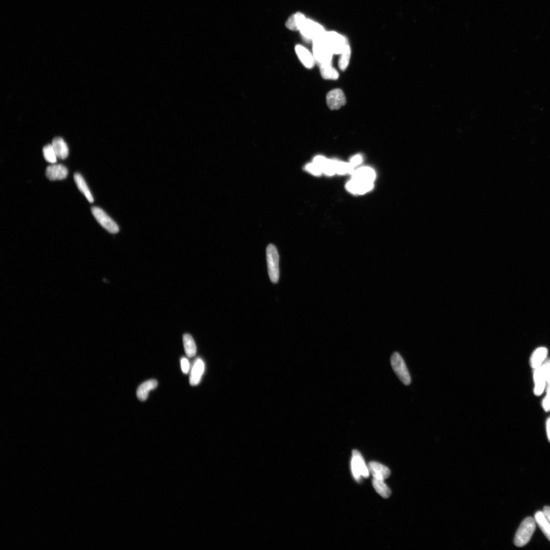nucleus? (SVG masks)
<instances>
[{"instance_id":"11","label":"nucleus","mask_w":550,"mask_h":550,"mask_svg":"<svg viewBox=\"0 0 550 550\" xmlns=\"http://www.w3.org/2000/svg\"><path fill=\"white\" fill-rule=\"evenodd\" d=\"M373 183L365 182L352 179L346 185L348 190L355 194H365L373 188Z\"/></svg>"},{"instance_id":"29","label":"nucleus","mask_w":550,"mask_h":550,"mask_svg":"<svg viewBox=\"0 0 550 550\" xmlns=\"http://www.w3.org/2000/svg\"><path fill=\"white\" fill-rule=\"evenodd\" d=\"M322 170L323 173L329 176L336 174V160L327 159Z\"/></svg>"},{"instance_id":"33","label":"nucleus","mask_w":550,"mask_h":550,"mask_svg":"<svg viewBox=\"0 0 550 550\" xmlns=\"http://www.w3.org/2000/svg\"><path fill=\"white\" fill-rule=\"evenodd\" d=\"M181 367L183 373L187 374L189 370V364L188 361L185 358H182L181 360Z\"/></svg>"},{"instance_id":"16","label":"nucleus","mask_w":550,"mask_h":550,"mask_svg":"<svg viewBox=\"0 0 550 550\" xmlns=\"http://www.w3.org/2000/svg\"><path fill=\"white\" fill-rule=\"evenodd\" d=\"M158 381L156 379H150L143 382L138 388L137 396L141 401H145L147 399L149 393L151 391L156 389L158 386Z\"/></svg>"},{"instance_id":"18","label":"nucleus","mask_w":550,"mask_h":550,"mask_svg":"<svg viewBox=\"0 0 550 550\" xmlns=\"http://www.w3.org/2000/svg\"><path fill=\"white\" fill-rule=\"evenodd\" d=\"M52 145L55 150L58 159L64 160L67 158L69 155V149L66 143L61 137H56L53 141Z\"/></svg>"},{"instance_id":"19","label":"nucleus","mask_w":550,"mask_h":550,"mask_svg":"<svg viewBox=\"0 0 550 550\" xmlns=\"http://www.w3.org/2000/svg\"><path fill=\"white\" fill-rule=\"evenodd\" d=\"M535 519L545 537L550 541V522L544 512L541 511L537 512Z\"/></svg>"},{"instance_id":"15","label":"nucleus","mask_w":550,"mask_h":550,"mask_svg":"<svg viewBox=\"0 0 550 550\" xmlns=\"http://www.w3.org/2000/svg\"><path fill=\"white\" fill-rule=\"evenodd\" d=\"M296 54L302 64L308 68H312L316 60L313 55L302 45H297L295 47Z\"/></svg>"},{"instance_id":"20","label":"nucleus","mask_w":550,"mask_h":550,"mask_svg":"<svg viewBox=\"0 0 550 550\" xmlns=\"http://www.w3.org/2000/svg\"><path fill=\"white\" fill-rule=\"evenodd\" d=\"M548 354L547 348L541 347L537 349L533 353L531 360V365L533 368H537L541 366L545 360Z\"/></svg>"},{"instance_id":"28","label":"nucleus","mask_w":550,"mask_h":550,"mask_svg":"<svg viewBox=\"0 0 550 550\" xmlns=\"http://www.w3.org/2000/svg\"><path fill=\"white\" fill-rule=\"evenodd\" d=\"M45 160L51 164H55L57 161V157L52 145L45 146L42 150Z\"/></svg>"},{"instance_id":"36","label":"nucleus","mask_w":550,"mask_h":550,"mask_svg":"<svg viewBox=\"0 0 550 550\" xmlns=\"http://www.w3.org/2000/svg\"><path fill=\"white\" fill-rule=\"evenodd\" d=\"M547 432L548 440L550 442V417L547 422Z\"/></svg>"},{"instance_id":"23","label":"nucleus","mask_w":550,"mask_h":550,"mask_svg":"<svg viewBox=\"0 0 550 550\" xmlns=\"http://www.w3.org/2000/svg\"><path fill=\"white\" fill-rule=\"evenodd\" d=\"M183 344L186 356L189 358L194 357L197 353V347L192 337L189 334H184Z\"/></svg>"},{"instance_id":"27","label":"nucleus","mask_w":550,"mask_h":550,"mask_svg":"<svg viewBox=\"0 0 550 550\" xmlns=\"http://www.w3.org/2000/svg\"><path fill=\"white\" fill-rule=\"evenodd\" d=\"M340 55L339 66L341 70H345L349 66L351 56V48L348 44L346 46L344 51Z\"/></svg>"},{"instance_id":"34","label":"nucleus","mask_w":550,"mask_h":550,"mask_svg":"<svg viewBox=\"0 0 550 550\" xmlns=\"http://www.w3.org/2000/svg\"><path fill=\"white\" fill-rule=\"evenodd\" d=\"M363 161V158L361 156L356 155L352 158L350 163L353 166L355 167L356 166L361 164Z\"/></svg>"},{"instance_id":"25","label":"nucleus","mask_w":550,"mask_h":550,"mask_svg":"<svg viewBox=\"0 0 550 550\" xmlns=\"http://www.w3.org/2000/svg\"><path fill=\"white\" fill-rule=\"evenodd\" d=\"M372 486L376 492L382 498H388L391 496V491L384 483V481L376 480L373 478Z\"/></svg>"},{"instance_id":"22","label":"nucleus","mask_w":550,"mask_h":550,"mask_svg":"<svg viewBox=\"0 0 550 550\" xmlns=\"http://www.w3.org/2000/svg\"><path fill=\"white\" fill-rule=\"evenodd\" d=\"M74 180L80 192L85 196L88 201L92 203L94 201L93 196L83 177L79 174L74 175Z\"/></svg>"},{"instance_id":"24","label":"nucleus","mask_w":550,"mask_h":550,"mask_svg":"<svg viewBox=\"0 0 550 550\" xmlns=\"http://www.w3.org/2000/svg\"><path fill=\"white\" fill-rule=\"evenodd\" d=\"M321 74L326 80H336L339 78L338 70L332 64L320 65Z\"/></svg>"},{"instance_id":"35","label":"nucleus","mask_w":550,"mask_h":550,"mask_svg":"<svg viewBox=\"0 0 550 550\" xmlns=\"http://www.w3.org/2000/svg\"><path fill=\"white\" fill-rule=\"evenodd\" d=\"M543 512H544L545 515L546 516V517L547 518V519H548V520L550 522V507H544Z\"/></svg>"},{"instance_id":"3","label":"nucleus","mask_w":550,"mask_h":550,"mask_svg":"<svg viewBox=\"0 0 550 550\" xmlns=\"http://www.w3.org/2000/svg\"><path fill=\"white\" fill-rule=\"evenodd\" d=\"M351 470L355 479L358 482L362 481L363 477L367 478L369 476L368 467L361 453L357 450L352 451Z\"/></svg>"},{"instance_id":"32","label":"nucleus","mask_w":550,"mask_h":550,"mask_svg":"<svg viewBox=\"0 0 550 550\" xmlns=\"http://www.w3.org/2000/svg\"><path fill=\"white\" fill-rule=\"evenodd\" d=\"M547 384L550 383V358L545 362L543 366Z\"/></svg>"},{"instance_id":"31","label":"nucleus","mask_w":550,"mask_h":550,"mask_svg":"<svg viewBox=\"0 0 550 550\" xmlns=\"http://www.w3.org/2000/svg\"><path fill=\"white\" fill-rule=\"evenodd\" d=\"M543 408L546 412L550 411V383L547 387V395L543 401Z\"/></svg>"},{"instance_id":"1","label":"nucleus","mask_w":550,"mask_h":550,"mask_svg":"<svg viewBox=\"0 0 550 550\" xmlns=\"http://www.w3.org/2000/svg\"><path fill=\"white\" fill-rule=\"evenodd\" d=\"M536 529V522L532 517L524 519L521 524L515 537L514 543L518 547H522L530 541Z\"/></svg>"},{"instance_id":"30","label":"nucleus","mask_w":550,"mask_h":550,"mask_svg":"<svg viewBox=\"0 0 550 550\" xmlns=\"http://www.w3.org/2000/svg\"><path fill=\"white\" fill-rule=\"evenodd\" d=\"M305 170L311 174L316 176H319L323 173L320 167L313 162L307 164L305 167Z\"/></svg>"},{"instance_id":"17","label":"nucleus","mask_w":550,"mask_h":550,"mask_svg":"<svg viewBox=\"0 0 550 550\" xmlns=\"http://www.w3.org/2000/svg\"><path fill=\"white\" fill-rule=\"evenodd\" d=\"M535 381V394L537 396L541 395L545 388L546 378L542 366L535 369L534 373Z\"/></svg>"},{"instance_id":"9","label":"nucleus","mask_w":550,"mask_h":550,"mask_svg":"<svg viewBox=\"0 0 550 550\" xmlns=\"http://www.w3.org/2000/svg\"><path fill=\"white\" fill-rule=\"evenodd\" d=\"M327 104L332 110H339L346 103L344 92L340 89H333L327 95Z\"/></svg>"},{"instance_id":"2","label":"nucleus","mask_w":550,"mask_h":550,"mask_svg":"<svg viewBox=\"0 0 550 550\" xmlns=\"http://www.w3.org/2000/svg\"><path fill=\"white\" fill-rule=\"evenodd\" d=\"M268 274L271 282L277 283L279 279V255L276 247L269 245L266 250Z\"/></svg>"},{"instance_id":"12","label":"nucleus","mask_w":550,"mask_h":550,"mask_svg":"<svg viewBox=\"0 0 550 550\" xmlns=\"http://www.w3.org/2000/svg\"><path fill=\"white\" fill-rule=\"evenodd\" d=\"M368 467L369 473L376 480L384 481L391 474V471L388 467L377 462H370Z\"/></svg>"},{"instance_id":"10","label":"nucleus","mask_w":550,"mask_h":550,"mask_svg":"<svg viewBox=\"0 0 550 550\" xmlns=\"http://www.w3.org/2000/svg\"><path fill=\"white\" fill-rule=\"evenodd\" d=\"M68 174L66 167L61 164H53L47 167L45 175L50 181H61L65 179Z\"/></svg>"},{"instance_id":"4","label":"nucleus","mask_w":550,"mask_h":550,"mask_svg":"<svg viewBox=\"0 0 550 550\" xmlns=\"http://www.w3.org/2000/svg\"><path fill=\"white\" fill-rule=\"evenodd\" d=\"M390 363L392 368L402 383L408 386L411 384V377L401 355L397 352L391 356Z\"/></svg>"},{"instance_id":"13","label":"nucleus","mask_w":550,"mask_h":550,"mask_svg":"<svg viewBox=\"0 0 550 550\" xmlns=\"http://www.w3.org/2000/svg\"><path fill=\"white\" fill-rule=\"evenodd\" d=\"M204 369V363L200 358H198L191 370L189 377V384L191 386H195L199 384Z\"/></svg>"},{"instance_id":"21","label":"nucleus","mask_w":550,"mask_h":550,"mask_svg":"<svg viewBox=\"0 0 550 550\" xmlns=\"http://www.w3.org/2000/svg\"><path fill=\"white\" fill-rule=\"evenodd\" d=\"M306 20L304 15L300 12L292 15L286 22L287 28L292 31H298Z\"/></svg>"},{"instance_id":"26","label":"nucleus","mask_w":550,"mask_h":550,"mask_svg":"<svg viewBox=\"0 0 550 550\" xmlns=\"http://www.w3.org/2000/svg\"><path fill=\"white\" fill-rule=\"evenodd\" d=\"M336 174L344 175L347 174H352L355 171V167L351 163H345L336 160Z\"/></svg>"},{"instance_id":"5","label":"nucleus","mask_w":550,"mask_h":550,"mask_svg":"<svg viewBox=\"0 0 550 550\" xmlns=\"http://www.w3.org/2000/svg\"><path fill=\"white\" fill-rule=\"evenodd\" d=\"M333 55L322 37L314 40L313 55L320 65L332 64Z\"/></svg>"},{"instance_id":"6","label":"nucleus","mask_w":550,"mask_h":550,"mask_svg":"<svg viewBox=\"0 0 550 550\" xmlns=\"http://www.w3.org/2000/svg\"><path fill=\"white\" fill-rule=\"evenodd\" d=\"M322 38L333 54H341L347 45L345 38L337 32L325 33Z\"/></svg>"},{"instance_id":"8","label":"nucleus","mask_w":550,"mask_h":550,"mask_svg":"<svg viewBox=\"0 0 550 550\" xmlns=\"http://www.w3.org/2000/svg\"><path fill=\"white\" fill-rule=\"evenodd\" d=\"M300 30L304 36L314 40L321 38L325 33L323 27L319 23L306 19Z\"/></svg>"},{"instance_id":"14","label":"nucleus","mask_w":550,"mask_h":550,"mask_svg":"<svg viewBox=\"0 0 550 550\" xmlns=\"http://www.w3.org/2000/svg\"><path fill=\"white\" fill-rule=\"evenodd\" d=\"M352 175V179L368 183H373L376 178L375 172L367 167L355 170Z\"/></svg>"},{"instance_id":"7","label":"nucleus","mask_w":550,"mask_h":550,"mask_svg":"<svg viewBox=\"0 0 550 550\" xmlns=\"http://www.w3.org/2000/svg\"><path fill=\"white\" fill-rule=\"evenodd\" d=\"M94 217L109 232L116 234L119 231L117 223L101 208L94 206L91 208Z\"/></svg>"}]
</instances>
